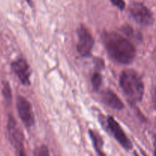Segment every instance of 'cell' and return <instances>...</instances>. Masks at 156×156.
<instances>
[{"mask_svg": "<svg viewBox=\"0 0 156 156\" xmlns=\"http://www.w3.org/2000/svg\"><path fill=\"white\" fill-rule=\"evenodd\" d=\"M104 45L110 57L120 64H129L136 55L135 46L126 37L114 31L102 35Z\"/></svg>", "mask_w": 156, "mask_h": 156, "instance_id": "6da1fadb", "label": "cell"}, {"mask_svg": "<svg viewBox=\"0 0 156 156\" xmlns=\"http://www.w3.org/2000/svg\"><path fill=\"white\" fill-rule=\"evenodd\" d=\"M120 88L133 101H140L144 95L145 86L140 75L133 69H125L120 78Z\"/></svg>", "mask_w": 156, "mask_h": 156, "instance_id": "7a4b0ae2", "label": "cell"}, {"mask_svg": "<svg viewBox=\"0 0 156 156\" xmlns=\"http://www.w3.org/2000/svg\"><path fill=\"white\" fill-rule=\"evenodd\" d=\"M129 12L132 18L142 25H152L154 22V16L150 9L143 2H133L129 6Z\"/></svg>", "mask_w": 156, "mask_h": 156, "instance_id": "3957f363", "label": "cell"}, {"mask_svg": "<svg viewBox=\"0 0 156 156\" xmlns=\"http://www.w3.org/2000/svg\"><path fill=\"white\" fill-rule=\"evenodd\" d=\"M78 43L76 48L81 56L87 57L91 55L94 44V39L92 34L84 24L80 25L77 30Z\"/></svg>", "mask_w": 156, "mask_h": 156, "instance_id": "277c9868", "label": "cell"}, {"mask_svg": "<svg viewBox=\"0 0 156 156\" xmlns=\"http://www.w3.org/2000/svg\"><path fill=\"white\" fill-rule=\"evenodd\" d=\"M17 111L20 119L26 127H31L34 124V114L31 105L25 98L19 97L17 98Z\"/></svg>", "mask_w": 156, "mask_h": 156, "instance_id": "5b68a950", "label": "cell"}, {"mask_svg": "<svg viewBox=\"0 0 156 156\" xmlns=\"http://www.w3.org/2000/svg\"><path fill=\"white\" fill-rule=\"evenodd\" d=\"M107 125L108 126L110 132L112 133L113 136L116 140L121 145L122 147L126 150H131L133 149V144L126 134L122 129L120 125L117 123V120L112 117H108L107 118Z\"/></svg>", "mask_w": 156, "mask_h": 156, "instance_id": "8992f818", "label": "cell"}, {"mask_svg": "<svg viewBox=\"0 0 156 156\" xmlns=\"http://www.w3.org/2000/svg\"><path fill=\"white\" fill-rule=\"evenodd\" d=\"M12 70L16 75L20 82L24 85H30V78L31 76V69L27 61L23 57H19L11 63Z\"/></svg>", "mask_w": 156, "mask_h": 156, "instance_id": "52a82bcc", "label": "cell"}, {"mask_svg": "<svg viewBox=\"0 0 156 156\" xmlns=\"http://www.w3.org/2000/svg\"><path fill=\"white\" fill-rule=\"evenodd\" d=\"M101 100L106 105L113 109L120 111L124 108L123 102L119 98L118 96L115 94L113 91L110 89L105 90L101 92Z\"/></svg>", "mask_w": 156, "mask_h": 156, "instance_id": "ba28073f", "label": "cell"}, {"mask_svg": "<svg viewBox=\"0 0 156 156\" xmlns=\"http://www.w3.org/2000/svg\"><path fill=\"white\" fill-rule=\"evenodd\" d=\"M88 133H89V136L91 138V141H92L94 149L97 152L98 155L99 156H106L103 151L104 142L103 140H102V137L96 131L93 130V129H89Z\"/></svg>", "mask_w": 156, "mask_h": 156, "instance_id": "9c48e42d", "label": "cell"}, {"mask_svg": "<svg viewBox=\"0 0 156 156\" xmlns=\"http://www.w3.org/2000/svg\"><path fill=\"white\" fill-rule=\"evenodd\" d=\"M2 94L4 97L5 100L7 102L8 104L12 103V90H11L10 85L8 82H5L3 83V88H2Z\"/></svg>", "mask_w": 156, "mask_h": 156, "instance_id": "30bf717a", "label": "cell"}, {"mask_svg": "<svg viewBox=\"0 0 156 156\" xmlns=\"http://www.w3.org/2000/svg\"><path fill=\"white\" fill-rule=\"evenodd\" d=\"M102 83V76L100 73H95L93 75L92 78H91V84H92V87L94 90L98 91L100 88L101 85Z\"/></svg>", "mask_w": 156, "mask_h": 156, "instance_id": "8fae6325", "label": "cell"}, {"mask_svg": "<svg viewBox=\"0 0 156 156\" xmlns=\"http://www.w3.org/2000/svg\"><path fill=\"white\" fill-rule=\"evenodd\" d=\"M34 156H50L48 148L44 145L36 148L34 151Z\"/></svg>", "mask_w": 156, "mask_h": 156, "instance_id": "7c38bea8", "label": "cell"}, {"mask_svg": "<svg viewBox=\"0 0 156 156\" xmlns=\"http://www.w3.org/2000/svg\"><path fill=\"white\" fill-rule=\"evenodd\" d=\"M111 2L112 3L113 5L116 6V7L118 8L120 10H123L125 9V6H126V3H125L124 1H122V0H111Z\"/></svg>", "mask_w": 156, "mask_h": 156, "instance_id": "4fadbf2b", "label": "cell"}, {"mask_svg": "<svg viewBox=\"0 0 156 156\" xmlns=\"http://www.w3.org/2000/svg\"><path fill=\"white\" fill-rule=\"evenodd\" d=\"M134 155H135V156H139L138 155H137V153L136 152H135V153H134Z\"/></svg>", "mask_w": 156, "mask_h": 156, "instance_id": "5bb4252c", "label": "cell"}]
</instances>
